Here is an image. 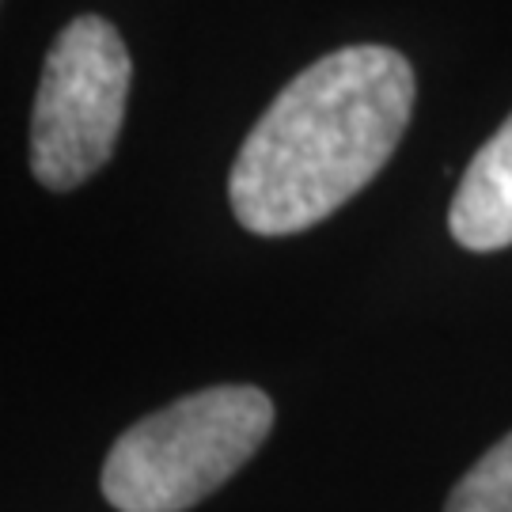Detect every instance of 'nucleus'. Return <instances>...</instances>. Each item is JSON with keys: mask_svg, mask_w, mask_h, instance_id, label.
Returning <instances> with one entry per match:
<instances>
[{"mask_svg": "<svg viewBox=\"0 0 512 512\" xmlns=\"http://www.w3.org/2000/svg\"><path fill=\"white\" fill-rule=\"evenodd\" d=\"M414 69L391 46H346L293 76L247 133L228 202L255 236H296L365 190L399 148Z\"/></svg>", "mask_w": 512, "mask_h": 512, "instance_id": "f257e3e1", "label": "nucleus"}, {"mask_svg": "<svg viewBox=\"0 0 512 512\" xmlns=\"http://www.w3.org/2000/svg\"><path fill=\"white\" fill-rule=\"evenodd\" d=\"M274 429L262 387L220 384L129 425L103 463V497L118 512H186L217 494Z\"/></svg>", "mask_w": 512, "mask_h": 512, "instance_id": "f03ea898", "label": "nucleus"}, {"mask_svg": "<svg viewBox=\"0 0 512 512\" xmlns=\"http://www.w3.org/2000/svg\"><path fill=\"white\" fill-rule=\"evenodd\" d=\"M129 76L126 42L103 16H76L54 38L31 114V171L46 190H76L110 160Z\"/></svg>", "mask_w": 512, "mask_h": 512, "instance_id": "7ed1b4c3", "label": "nucleus"}, {"mask_svg": "<svg viewBox=\"0 0 512 512\" xmlns=\"http://www.w3.org/2000/svg\"><path fill=\"white\" fill-rule=\"evenodd\" d=\"M448 228L467 251H501L512 243V114L463 171Z\"/></svg>", "mask_w": 512, "mask_h": 512, "instance_id": "20e7f679", "label": "nucleus"}, {"mask_svg": "<svg viewBox=\"0 0 512 512\" xmlns=\"http://www.w3.org/2000/svg\"><path fill=\"white\" fill-rule=\"evenodd\" d=\"M444 512H512V433L459 478Z\"/></svg>", "mask_w": 512, "mask_h": 512, "instance_id": "39448f33", "label": "nucleus"}]
</instances>
